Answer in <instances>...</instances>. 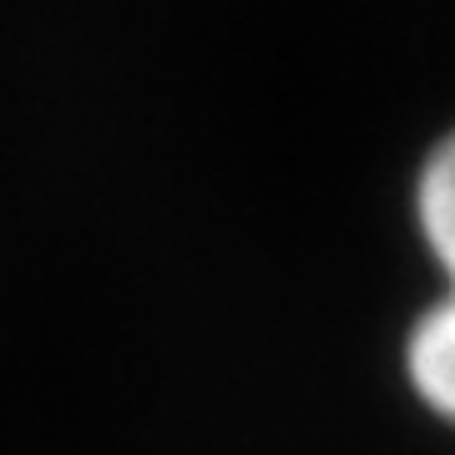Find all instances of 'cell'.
Segmentation results:
<instances>
[{"mask_svg":"<svg viewBox=\"0 0 455 455\" xmlns=\"http://www.w3.org/2000/svg\"><path fill=\"white\" fill-rule=\"evenodd\" d=\"M400 374H405L410 400L430 420L455 430V289H440L405 324Z\"/></svg>","mask_w":455,"mask_h":455,"instance_id":"obj_1","label":"cell"},{"mask_svg":"<svg viewBox=\"0 0 455 455\" xmlns=\"http://www.w3.org/2000/svg\"><path fill=\"white\" fill-rule=\"evenodd\" d=\"M410 223L425 259L435 263L440 289H455V127L425 147L410 182Z\"/></svg>","mask_w":455,"mask_h":455,"instance_id":"obj_2","label":"cell"}]
</instances>
